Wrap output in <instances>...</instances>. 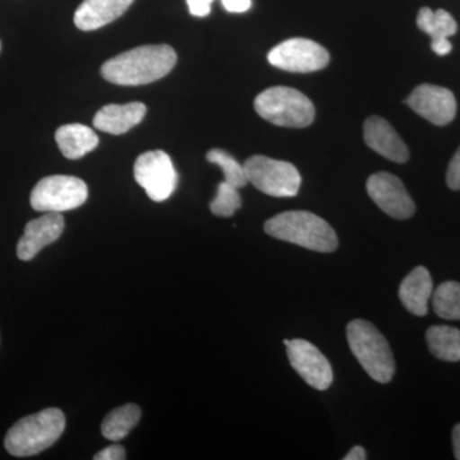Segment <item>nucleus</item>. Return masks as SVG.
Here are the masks:
<instances>
[{"label":"nucleus","mask_w":460,"mask_h":460,"mask_svg":"<svg viewBox=\"0 0 460 460\" xmlns=\"http://www.w3.org/2000/svg\"><path fill=\"white\" fill-rule=\"evenodd\" d=\"M177 54L169 45H144L111 58L102 66L109 83L140 86L155 83L174 68Z\"/></svg>","instance_id":"obj_1"},{"label":"nucleus","mask_w":460,"mask_h":460,"mask_svg":"<svg viewBox=\"0 0 460 460\" xmlns=\"http://www.w3.org/2000/svg\"><path fill=\"white\" fill-rule=\"evenodd\" d=\"M265 232L279 241L316 251L332 252L339 246L335 230L310 211H287L265 223Z\"/></svg>","instance_id":"obj_2"},{"label":"nucleus","mask_w":460,"mask_h":460,"mask_svg":"<svg viewBox=\"0 0 460 460\" xmlns=\"http://www.w3.org/2000/svg\"><path fill=\"white\" fill-rule=\"evenodd\" d=\"M66 429V417L58 408H48L18 420L5 436L7 452L13 456H32L49 449Z\"/></svg>","instance_id":"obj_3"},{"label":"nucleus","mask_w":460,"mask_h":460,"mask_svg":"<svg viewBox=\"0 0 460 460\" xmlns=\"http://www.w3.org/2000/svg\"><path fill=\"white\" fill-rule=\"evenodd\" d=\"M350 350L368 376L380 384L392 381L395 374V359L386 338L376 326L366 320H353L347 326Z\"/></svg>","instance_id":"obj_4"},{"label":"nucleus","mask_w":460,"mask_h":460,"mask_svg":"<svg viewBox=\"0 0 460 460\" xmlns=\"http://www.w3.org/2000/svg\"><path fill=\"white\" fill-rule=\"evenodd\" d=\"M255 109L263 119L287 128L311 126L316 115L313 102L307 96L286 86L262 91L255 100Z\"/></svg>","instance_id":"obj_5"},{"label":"nucleus","mask_w":460,"mask_h":460,"mask_svg":"<svg viewBox=\"0 0 460 460\" xmlns=\"http://www.w3.org/2000/svg\"><path fill=\"white\" fill-rule=\"evenodd\" d=\"M89 196L86 183L72 175H50L33 187L30 204L39 213H65L86 202Z\"/></svg>","instance_id":"obj_6"},{"label":"nucleus","mask_w":460,"mask_h":460,"mask_svg":"<svg viewBox=\"0 0 460 460\" xmlns=\"http://www.w3.org/2000/svg\"><path fill=\"white\" fill-rule=\"evenodd\" d=\"M248 181L272 198H295L302 178L295 165L263 155L251 156L243 165Z\"/></svg>","instance_id":"obj_7"},{"label":"nucleus","mask_w":460,"mask_h":460,"mask_svg":"<svg viewBox=\"0 0 460 460\" xmlns=\"http://www.w3.org/2000/svg\"><path fill=\"white\" fill-rule=\"evenodd\" d=\"M135 180L146 190L148 198L163 202L177 189L178 174L171 156L162 150L147 151L136 160Z\"/></svg>","instance_id":"obj_8"},{"label":"nucleus","mask_w":460,"mask_h":460,"mask_svg":"<svg viewBox=\"0 0 460 460\" xmlns=\"http://www.w3.org/2000/svg\"><path fill=\"white\" fill-rule=\"evenodd\" d=\"M271 66L295 74H310L329 65V51L308 39H290L269 53Z\"/></svg>","instance_id":"obj_9"},{"label":"nucleus","mask_w":460,"mask_h":460,"mask_svg":"<svg viewBox=\"0 0 460 460\" xmlns=\"http://www.w3.org/2000/svg\"><path fill=\"white\" fill-rule=\"evenodd\" d=\"M287 353L290 365L308 385L320 392L332 386L334 380L332 365L313 343L293 339L287 345Z\"/></svg>","instance_id":"obj_10"},{"label":"nucleus","mask_w":460,"mask_h":460,"mask_svg":"<svg viewBox=\"0 0 460 460\" xmlns=\"http://www.w3.org/2000/svg\"><path fill=\"white\" fill-rule=\"evenodd\" d=\"M367 192L375 204L394 219H410L416 211V205L402 181L390 172L372 174L367 181Z\"/></svg>","instance_id":"obj_11"},{"label":"nucleus","mask_w":460,"mask_h":460,"mask_svg":"<svg viewBox=\"0 0 460 460\" xmlns=\"http://www.w3.org/2000/svg\"><path fill=\"white\" fill-rule=\"evenodd\" d=\"M404 102L436 126H447L456 118V100L452 91L445 87L420 84Z\"/></svg>","instance_id":"obj_12"},{"label":"nucleus","mask_w":460,"mask_h":460,"mask_svg":"<svg viewBox=\"0 0 460 460\" xmlns=\"http://www.w3.org/2000/svg\"><path fill=\"white\" fill-rule=\"evenodd\" d=\"M65 230V217L59 213H45L26 224L25 233L17 244V256L30 261L42 248L58 241Z\"/></svg>","instance_id":"obj_13"},{"label":"nucleus","mask_w":460,"mask_h":460,"mask_svg":"<svg viewBox=\"0 0 460 460\" xmlns=\"http://www.w3.org/2000/svg\"><path fill=\"white\" fill-rule=\"evenodd\" d=\"M365 141L367 146L381 156L394 163H405L410 159V150L401 136L384 118H368L363 127Z\"/></svg>","instance_id":"obj_14"},{"label":"nucleus","mask_w":460,"mask_h":460,"mask_svg":"<svg viewBox=\"0 0 460 460\" xmlns=\"http://www.w3.org/2000/svg\"><path fill=\"white\" fill-rule=\"evenodd\" d=\"M135 0H84L75 13V25L93 31L122 16Z\"/></svg>","instance_id":"obj_15"},{"label":"nucleus","mask_w":460,"mask_h":460,"mask_svg":"<svg viewBox=\"0 0 460 460\" xmlns=\"http://www.w3.org/2000/svg\"><path fill=\"white\" fill-rule=\"evenodd\" d=\"M146 111L145 104L137 102L105 105L93 118V126L102 132L123 135L144 120Z\"/></svg>","instance_id":"obj_16"},{"label":"nucleus","mask_w":460,"mask_h":460,"mask_svg":"<svg viewBox=\"0 0 460 460\" xmlns=\"http://www.w3.org/2000/svg\"><path fill=\"white\" fill-rule=\"evenodd\" d=\"M417 26L431 36V49L438 56H447L452 51L453 45L449 38L458 31V25L447 11L438 9L434 12L428 7L420 9Z\"/></svg>","instance_id":"obj_17"},{"label":"nucleus","mask_w":460,"mask_h":460,"mask_svg":"<svg viewBox=\"0 0 460 460\" xmlns=\"http://www.w3.org/2000/svg\"><path fill=\"white\" fill-rule=\"evenodd\" d=\"M434 293L431 275L423 266L413 269L402 281L399 298L402 305L416 316H425L429 313V298Z\"/></svg>","instance_id":"obj_18"},{"label":"nucleus","mask_w":460,"mask_h":460,"mask_svg":"<svg viewBox=\"0 0 460 460\" xmlns=\"http://www.w3.org/2000/svg\"><path fill=\"white\" fill-rule=\"evenodd\" d=\"M56 141L63 155L71 160L81 159L95 150L99 145L96 133L90 127L80 123L59 127L56 133Z\"/></svg>","instance_id":"obj_19"},{"label":"nucleus","mask_w":460,"mask_h":460,"mask_svg":"<svg viewBox=\"0 0 460 460\" xmlns=\"http://www.w3.org/2000/svg\"><path fill=\"white\" fill-rule=\"evenodd\" d=\"M429 352L445 362L460 361V330L453 326H431L426 334Z\"/></svg>","instance_id":"obj_20"},{"label":"nucleus","mask_w":460,"mask_h":460,"mask_svg":"<svg viewBox=\"0 0 460 460\" xmlns=\"http://www.w3.org/2000/svg\"><path fill=\"white\" fill-rule=\"evenodd\" d=\"M141 420L138 405L126 404L111 411L102 423V434L111 441H120L128 436Z\"/></svg>","instance_id":"obj_21"},{"label":"nucleus","mask_w":460,"mask_h":460,"mask_svg":"<svg viewBox=\"0 0 460 460\" xmlns=\"http://www.w3.org/2000/svg\"><path fill=\"white\" fill-rule=\"evenodd\" d=\"M432 305L438 317L460 320V283L445 281L432 293Z\"/></svg>","instance_id":"obj_22"},{"label":"nucleus","mask_w":460,"mask_h":460,"mask_svg":"<svg viewBox=\"0 0 460 460\" xmlns=\"http://www.w3.org/2000/svg\"><path fill=\"white\" fill-rule=\"evenodd\" d=\"M206 159L211 164L219 166L224 172V181L232 184L235 189H242L248 183L246 169L243 165L239 164L237 160L226 151L213 148V150L208 151Z\"/></svg>","instance_id":"obj_23"},{"label":"nucleus","mask_w":460,"mask_h":460,"mask_svg":"<svg viewBox=\"0 0 460 460\" xmlns=\"http://www.w3.org/2000/svg\"><path fill=\"white\" fill-rule=\"evenodd\" d=\"M242 206L238 189L232 184L222 181L217 186V196L210 204L211 213L220 217H229L237 213Z\"/></svg>","instance_id":"obj_24"},{"label":"nucleus","mask_w":460,"mask_h":460,"mask_svg":"<svg viewBox=\"0 0 460 460\" xmlns=\"http://www.w3.org/2000/svg\"><path fill=\"white\" fill-rule=\"evenodd\" d=\"M447 181L449 189L454 190H460V147L456 151L447 168Z\"/></svg>","instance_id":"obj_25"},{"label":"nucleus","mask_w":460,"mask_h":460,"mask_svg":"<svg viewBox=\"0 0 460 460\" xmlns=\"http://www.w3.org/2000/svg\"><path fill=\"white\" fill-rule=\"evenodd\" d=\"M95 460H124L126 459V450L122 445H111V447H105L104 450L96 454L93 456Z\"/></svg>","instance_id":"obj_26"},{"label":"nucleus","mask_w":460,"mask_h":460,"mask_svg":"<svg viewBox=\"0 0 460 460\" xmlns=\"http://www.w3.org/2000/svg\"><path fill=\"white\" fill-rule=\"evenodd\" d=\"M214 0H187L190 13L195 17H208L211 12V3Z\"/></svg>","instance_id":"obj_27"},{"label":"nucleus","mask_w":460,"mask_h":460,"mask_svg":"<svg viewBox=\"0 0 460 460\" xmlns=\"http://www.w3.org/2000/svg\"><path fill=\"white\" fill-rule=\"evenodd\" d=\"M252 5L251 0H223V7L230 13H243Z\"/></svg>","instance_id":"obj_28"},{"label":"nucleus","mask_w":460,"mask_h":460,"mask_svg":"<svg viewBox=\"0 0 460 460\" xmlns=\"http://www.w3.org/2000/svg\"><path fill=\"white\" fill-rule=\"evenodd\" d=\"M366 458H367V454L359 445L352 447V450L344 456V460H365Z\"/></svg>","instance_id":"obj_29"},{"label":"nucleus","mask_w":460,"mask_h":460,"mask_svg":"<svg viewBox=\"0 0 460 460\" xmlns=\"http://www.w3.org/2000/svg\"><path fill=\"white\" fill-rule=\"evenodd\" d=\"M453 447L456 458L460 460V423L453 429Z\"/></svg>","instance_id":"obj_30"},{"label":"nucleus","mask_w":460,"mask_h":460,"mask_svg":"<svg viewBox=\"0 0 460 460\" xmlns=\"http://www.w3.org/2000/svg\"><path fill=\"white\" fill-rule=\"evenodd\" d=\"M0 49H2V45H0Z\"/></svg>","instance_id":"obj_31"}]
</instances>
